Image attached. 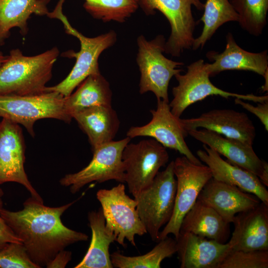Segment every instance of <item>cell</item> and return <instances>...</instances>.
Listing matches in <instances>:
<instances>
[{
    "label": "cell",
    "instance_id": "cell-37",
    "mask_svg": "<svg viewBox=\"0 0 268 268\" xmlns=\"http://www.w3.org/2000/svg\"><path fill=\"white\" fill-rule=\"evenodd\" d=\"M7 56H4L3 53L0 51V66L4 63L6 59Z\"/></svg>",
    "mask_w": 268,
    "mask_h": 268
},
{
    "label": "cell",
    "instance_id": "cell-32",
    "mask_svg": "<svg viewBox=\"0 0 268 268\" xmlns=\"http://www.w3.org/2000/svg\"><path fill=\"white\" fill-rule=\"evenodd\" d=\"M0 268H40L29 258L22 243H9L0 250Z\"/></svg>",
    "mask_w": 268,
    "mask_h": 268
},
{
    "label": "cell",
    "instance_id": "cell-22",
    "mask_svg": "<svg viewBox=\"0 0 268 268\" xmlns=\"http://www.w3.org/2000/svg\"><path fill=\"white\" fill-rule=\"evenodd\" d=\"M72 119L87 135L92 150L114 140L120 124L118 116L112 106L89 107L75 113Z\"/></svg>",
    "mask_w": 268,
    "mask_h": 268
},
{
    "label": "cell",
    "instance_id": "cell-36",
    "mask_svg": "<svg viewBox=\"0 0 268 268\" xmlns=\"http://www.w3.org/2000/svg\"><path fill=\"white\" fill-rule=\"evenodd\" d=\"M268 72H267L264 75V77L265 79V83L264 86L262 87V90L263 92L268 91Z\"/></svg>",
    "mask_w": 268,
    "mask_h": 268
},
{
    "label": "cell",
    "instance_id": "cell-21",
    "mask_svg": "<svg viewBox=\"0 0 268 268\" xmlns=\"http://www.w3.org/2000/svg\"><path fill=\"white\" fill-rule=\"evenodd\" d=\"M224 51L208 52L206 56L211 64L206 63L210 76L228 70H248L264 75L268 72L267 50L252 53L244 50L236 43L232 34L228 33Z\"/></svg>",
    "mask_w": 268,
    "mask_h": 268
},
{
    "label": "cell",
    "instance_id": "cell-16",
    "mask_svg": "<svg viewBox=\"0 0 268 268\" xmlns=\"http://www.w3.org/2000/svg\"><path fill=\"white\" fill-rule=\"evenodd\" d=\"M180 121L187 132L204 129L250 145L256 137L255 126L248 116L233 109H214L196 118H180Z\"/></svg>",
    "mask_w": 268,
    "mask_h": 268
},
{
    "label": "cell",
    "instance_id": "cell-28",
    "mask_svg": "<svg viewBox=\"0 0 268 268\" xmlns=\"http://www.w3.org/2000/svg\"><path fill=\"white\" fill-rule=\"evenodd\" d=\"M149 252L137 256H127L117 251L110 254L113 267L117 268H160L162 261L177 252V242L168 236L158 241Z\"/></svg>",
    "mask_w": 268,
    "mask_h": 268
},
{
    "label": "cell",
    "instance_id": "cell-38",
    "mask_svg": "<svg viewBox=\"0 0 268 268\" xmlns=\"http://www.w3.org/2000/svg\"><path fill=\"white\" fill-rule=\"evenodd\" d=\"M3 195V192L2 190L0 188V197H1Z\"/></svg>",
    "mask_w": 268,
    "mask_h": 268
},
{
    "label": "cell",
    "instance_id": "cell-2",
    "mask_svg": "<svg viewBox=\"0 0 268 268\" xmlns=\"http://www.w3.org/2000/svg\"><path fill=\"white\" fill-rule=\"evenodd\" d=\"M59 53L56 47L33 56H24L19 49L11 50L0 66V94L45 93Z\"/></svg>",
    "mask_w": 268,
    "mask_h": 268
},
{
    "label": "cell",
    "instance_id": "cell-17",
    "mask_svg": "<svg viewBox=\"0 0 268 268\" xmlns=\"http://www.w3.org/2000/svg\"><path fill=\"white\" fill-rule=\"evenodd\" d=\"M197 200L214 209L229 223L238 213L252 209L261 202L255 195L212 178L204 186Z\"/></svg>",
    "mask_w": 268,
    "mask_h": 268
},
{
    "label": "cell",
    "instance_id": "cell-30",
    "mask_svg": "<svg viewBox=\"0 0 268 268\" xmlns=\"http://www.w3.org/2000/svg\"><path fill=\"white\" fill-rule=\"evenodd\" d=\"M239 15L240 26L249 34L259 36L267 24L268 0H230Z\"/></svg>",
    "mask_w": 268,
    "mask_h": 268
},
{
    "label": "cell",
    "instance_id": "cell-26",
    "mask_svg": "<svg viewBox=\"0 0 268 268\" xmlns=\"http://www.w3.org/2000/svg\"><path fill=\"white\" fill-rule=\"evenodd\" d=\"M77 87L74 92L65 97V110L72 119L75 113L89 107L112 106L110 84L100 73L88 76Z\"/></svg>",
    "mask_w": 268,
    "mask_h": 268
},
{
    "label": "cell",
    "instance_id": "cell-13",
    "mask_svg": "<svg viewBox=\"0 0 268 268\" xmlns=\"http://www.w3.org/2000/svg\"><path fill=\"white\" fill-rule=\"evenodd\" d=\"M152 119L141 126L131 127L127 132L131 139L148 136L154 139L166 148L178 151L192 162L202 164L188 146L185 138L188 135L182 127L180 118L171 111L169 102L158 100L156 109L150 111Z\"/></svg>",
    "mask_w": 268,
    "mask_h": 268
},
{
    "label": "cell",
    "instance_id": "cell-6",
    "mask_svg": "<svg viewBox=\"0 0 268 268\" xmlns=\"http://www.w3.org/2000/svg\"><path fill=\"white\" fill-rule=\"evenodd\" d=\"M165 42V38L161 35L151 41L147 40L143 35L138 36L136 62L140 72V93L151 91L157 100L169 102L170 81L173 76L182 71L178 67L184 64L164 56Z\"/></svg>",
    "mask_w": 268,
    "mask_h": 268
},
{
    "label": "cell",
    "instance_id": "cell-4",
    "mask_svg": "<svg viewBox=\"0 0 268 268\" xmlns=\"http://www.w3.org/2000/svg\"><path fill=\"white\" fill-rule=\"evenodd\" d=\"M176 188L172 161L165 170L158 172L149 186L134 197L139 218L153 241H158L160 229L172 215Z\"/></svg>",
    "mask_w": 268,
    "mask_h": 268
},
{
    "label": "cell",
    "instance_id": "cell-14",
    "mask_svg": "<svg viewBox=\"0 0 268 268\" xmlns=\"http://www.w3.org/2000/svg\"><path fill=\"white\" fill-rule=\"evenodd\" d=\"M25 141L20 125L2 119L0 122V186L7 182L20 184L31 197L43 202L25 171Z\"/></svg>",
    "mask_w": 268,
    "mask_h": 268
},
{
    "label": "cell",
    "instance_id": "cell-35",
    "mask_svg": "<svg viewBox=\"0 0 268 268\" xmlns=\"http://www.w3.org/2000/svg\"><path fill=\"white\" fill-rule=\"evenodd\" d=\"M71 259V252L64 250L59 252L46 267L48 268H65Z\"/></svg>",
    "mask_w": 268,
    "mask_h": 268
},
{
    "label": "cell",
    "instance_id": "cell-19",
    "mask_svg": "<svg viewBox=\"0 0 268 268\" xmlns=\"http://www.w3.org/2000/svg\"><path fill=\"white\" fill-rule=\"evenodd\" d=\"M176 240L181 268H219L231 250L228 243L189 232H180Z\"/></svg>",
    "mask_w": 268,
    "mask_h": 268
},
{
    "label": "cell",
    "instance_id": "cell-3",
    "mask_svg": "<svg viewBox=\"0 0 268 268\" xmlns=\"http://www.w3.org/2000/svg\"><path fill=\"white\" fill-rule=\"evenodd\" d=\"M62 3H58L55 9L50 12L48 17L60 20L64 25L66 32L76 37L79 41V52L68 50L61 56L76 59L75 63L68 75L58 84L47 87L46 92H56L64 97L70 95L88 76L100 73L98 59L101 54L113 46L116 41V34L112 30L98 36L87 37L73 28L63 13Z\"/></svg>",
    "mask_w": 268,
    "mask_h": 268
},
{
    "label": "cell",
    "instance_id": "cell-33",
    "mask_svg": "<svg viewBox=\"0 0 268 268\" xmlns=\"http://www.w3.org/2000/svg\"><path fill=\"white\" fill-rule=\"evenodd\" d=\"M234 102L257 116L264 126L265 130L268 131V101L258 103L256 106L237 98L234 99Z\"/></svg>",
    "mask_w": 268,
    "mask_h": 268
},
{
    "label": "cell",
    "instance_id": "cell-5",
    "mask_svg": "<svg viewBox=\"0 0 268 268\" xmlns=\"http://www.w3.org/2000/svg\"><path fill=\"white\" fill-rule=\"evenodd\" d=\"M65 97L56 92L36 95L0 94V117L22 125L29 134L35 135L34 124L43 119H55L70 123Z\"/></svg>",
    "mask_w": 268,
    "mask_h": 268
},
{
    "label": "cell",
    "instance_id": "cell-29",
    "mask_svg": "<svg viewBox=\"0 0 268 268\" xmlns=\"http://www.w3.org/2000/svg\"><path fill=\"white\" fill-rule=\"evenodd\" d=\"M83 7L94 18L124 22L135 12L138 0H84Z\"/></svg>",
    "mask_w": 268,
    "mask_h": 268
},
{
    "label": "cell",
    "instance_id": "cell-27",
    "mask_svg": "<svg viewBox=\"0 0 268 268\" xmlns=\"http://www.w3.org/2000/svg\"><path fill=\"white\" fill-rule=\"evenodd\" d=\"M203 9L200 20L203 23V27L201 35L194 39L192 47L193 50L202 48L223 24L239 20V15L229 0H206Z\"/></svg>",
    "mask_w": 268,
    "mask_h": 268
},
{
    "label": "cell",
    "instance_id": "cell-8",
    "mask_svg": "<svg viewBox=\"0 0 268 268\" xmlns=\"http://www.w3.org/2000/svg\"><path fill=\"white\" fill-rule=\"evenodd\" d=\"M105 219L107 228L116 237V241L123 247L127 240L135 247V236L146 233L136 210V202L125 192L120 183L110 189H100L96 193Z\"/></svg>",
    "mask_w": 268,
    "mask_h": 268
},
{
    "label": "cell",
    "instance_id": "cell-1",
    "mask_svg": "<svg viewBox=\"0 0 268 268\" xmlns=\"http://www.w3.org/2000/svg\"><path fill=\"white\" fill-rule=\"evenodd\" d=\"M77 201L50 207L31 197L24 202L21 210L2 208L0 215L21 240L30 259L42 268L67 246L88 240L86 234L68 228L61 220L64 212Z\"/></svg>",
    "mask_w": 268,
    "mask_h": 268
},
{
    "label": "cell",
    "instance_id": "cell-34",
    "mask_svg": "<svg viewBox=\"0 0 268 268\" xmlns=\"http://www.w3.org/2000/svg\"><path fill=\"white\" fill-rule=\"evenodd\" d=\"M2 204L1 197H0V250L9 243H22L1 217L0 210L2 208Z\"/></svg>",
    "mask_w": 268,
    "mask_h": 268
},
{
    "label": "cell",
    "instance_id": "cell-10",
    "mask_svg": "<svg viewBox=\"0 0 268 268\" xmlns=\"http://www.w3.org/2000/svg\"><path fill=\"white\" fill-rule=\"evenodd\" d=\"M173 171L177 181L174 210L170 220L160 232L158 241L170 234L177 239L184 217L195 203L204 186L212 178L207 166L196 164L183 155L173 161Z\"/></svg>",
    "mask_w": 268,
    "mask_h": 268
},
{
    "label": "cell",
    "instance_id": "cell-24",
    "mask_svg": "<svg viewBox=\"0 0 268 268\" xmlns=\"http://www.w3.org/2000/svg\"><path fill=\"white\" fill-rule=\"evenodd\" d=\"M51 0H0V46L3 45L13 28L21 35L28 31V20L32 14L47 15Z\"/></svg>",
    "mask_w": 268,
    "mask_h": 268
},
{
    "label": "cell",
    "instance_id": "cell-11",
    "mask_svg": "<svg viewBox=\"0 0 268 268\" xmlns=\"http://www.w3.org/2000/svg\"><path fill=\"white\" fill-rule=\"evenodd\" d=\"M131 139L127 136L119 140L103 144L92 150L93 157L89 163L77 172L65 175L60 179V184L68 187L70 192L74 194L93 182L101 183L113 180L125 183L122 153Z\"/></svg>",
    "mask_w": 268,
    "mask_h": 268
},
{
    "label": "cell",
    "instance_id": "cell-18",
    "mask_svg": "<svg viewBox=\"0 0 268 268\" xmlns=\"http://www.w3.org/2000/svg\"><path fill=\"white\" fill-rule=\"evenodd\" d=\"M234 230L228 243L234 250H268V205L256 207L237 214Z\"/></svg>",
    "mask_w": 268,
    "mask_h": 268
},
{
    "label": "cell",
    "instance_id": "cell-31",
    "mask_svg": "<svg viewBox=\"0 0 268 268\" xmlns=\"http://www.w3.org/2000/svg\"><path fill=\"white\" fill-rule=\"evenodd\" d=\"M268 250H231L219 268H268Z\"/></svg>",
    "mask_w": 268,
    "mask_h": 268
},
{
    "label": "cell",
    "instance_id": "cell-15",
    "mask_svg": "<svg viewBox=\"0 0 268 268\" xmlns=\"http://www.w3.org/2000/svg\"><path fill=\"white\" fill-rule=\"evenodd\" d=\"M187 133L223 155L229 162L256 175L265 187H268V164L258 156L252 145L204 129L190 130Z\"/></svg>",
    "mask_w": 268,
    "mask_h": 268
},
{
    "label": "cell",
    "instance_id": "cell-25",
    "mask_svg": "<svg viewBox=\"0 0 268 268\" xmlns=\"http://www.w3.org/2000/svg\"><path fill=\"white\" fill-rule=\"evenodd\" d=\"M88 220L92 237L89 247L82 260L74 268H113L109 247L116 240L115 234L106 226L101 208L90 211Z\"/></svg>",
    "mask_w": 268,
    "mask_h": 268
},
{
    "label": "cell",
    "instance_id": "cell-12",
    "mask_svg": "<svg viewBox=\"0 0 268 268\" xmlns=\"http://www.w3.org/2000/svg\"><path fill=\"white\" fill-rule=\"evenodd\" d=\"M125 183L134 197L149 186L159 169L167 163L166 148L154 139L128 143L122 153Z\"/></svg>",
    "mask_w": 268,
    "mask_h": 268
},
{
    "label": "cell",
    "instance_id": "cell-9",
    "mask_svg": "<svg viewBox=\"0 0 268 268\" xmlns=\"http://www.w3.org/2000/svg\"><path fill=\"white\" fill-rule=\"evenodd\" d=\"M139 5L147 15L155 10L167 18L171 27L170 36L165 44L164 52L179 57L185 50L192 48L196 25L192 7L202 10L204 3L200 0H138Z\"/></svg>",
    "mask_w": 268,
    "mask_h": 268
},
{
    "label": "cell",
    "instance_id": "cell-20",
    "mask_svg": "<svg viewBox=\"0 0 268 268\" xmlns=\"http://www.w3.org/2000/svg\"><path fill=\"white\" fill-rule=\"evenodd\" d=\"M197 151L198 158L209 168L214 179L253 194L268 205V191L257 176L227 160L206 145Z\"/></svg>",
    "mask_w": 268,
    "mask_h": 268
},
{
    "label": "cell",
    "instance_id": "cell-7",
    "mask_svg": "<svg viewBox=\"0 0 268 268\" xmlns=\"http://www.w3.org/2000/svg\"><path fill=\"white\" fill-rule=\"evenodd\" d=\"M187 68L186 73H179L174 76L178 85L172 89L173 98L169 104L171 112L176 117L180 118L189 106L209 96H220L226 99L234 97L256 103L268 101L267 95L237 94L216 87L210 81L206 63L202 59L192 63Z\"/></svg>",
    "mask_w": 268,
    "mask_h": 268
},
{
    "label": "cell",
    "instance_id": "cell-23",
    "mask_svg": "<svg viewBox=\"0 0 268 268\" xmlns=\"http://www.w3.org/2000/svg\"><path fill=\"white\" fill-rule=\"evenodd\" d=\"M229 224L214 209L197 200L184 217L180 232L226 243L230 236Z\"/></svg>",
    "mask_w": 268,
    "mask_h": 268
}]
</instances>
